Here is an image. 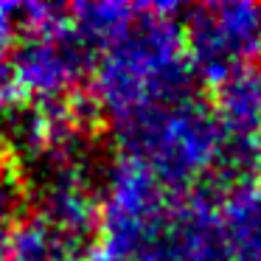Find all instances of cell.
<instances>
[{"mask_svg":"<svg viewBox=\"0 0 261 261\" xmlns=\"http://www.w3.org/2000/svg\"><path fill=\"white\" fill-rule=\"evenodd\" d=\"M261 45V20L250 6H214L197 12L188 25V62L211 82L239 76L244 65Z\"/></svg>","mask_w":261,"mask_h":261,"instance_id":"2","label":"cell"},{"mask_svg":"<svg viewBox=\"0 0 261 261\" xmlns=\"http://www.w3.org/2000/svg\"><path fill=\"white\" fill-rule=\"evenodd\" d=\"M135 138L146 154V169H154L163 177L197 174L214 160L219 143L214 118L194 107H174L152 118L143 115Z\"/></svg>","mask_w":261,"mask_h":261,"instance_id":"1","label":"cell"}]
</instances>
